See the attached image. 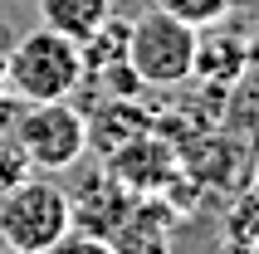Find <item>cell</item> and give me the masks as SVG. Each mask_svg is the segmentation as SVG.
<instances>
[{"mask_svg": "<svg viewBox=\"0 0 259 254\" xmlns=\"http://www.w3.org/2000/svg\"><path fill=\"white\" fill-rule=\"evenodd\" d=\"M0 83L20 103H54L83 88V49L54 29H29L0 64Z\"/></svg>", "mask_w": 259, "mask_h": 254, "instance_id": "1", "label": "cell"}, {"mask_svg": "<svg viewBox=\"0 0 259 254\" xmlns=\"http://www.w3.org/2000/svg\"><path fill=\"white\" fill-rule=\"evenodd\" d=\"M132 200L137 196H127L108 171H98V176L88 181V191L69 196V220H73V230H88V235H103V240H108V235L122 225V215L132 210Z\"/></svg>", "mask_w": 259, "mask_h": 254, "instance_id": "6", "label": "cell"}, {"mask_svg": "<svg viewBox=\"0 0 259 254\" xmlns=\"http://www.w3.org/2000/svg\"><path fill=\"white\" fill-rule=\"evenodd\" d=\"M15 147L25 152L29 171H69L88 152V117L73 98L25 103L15 117Z\"/></svg>", "mask_w": 259, "mask_h": 254, "instance_id": "4", "label": "cell"}, {"mask_svg": "<svg viewBox=\"0 0 259 254\" xmlns=\"http://www.w3.org/2000/svg\"><path fill=\"white\" fill-rule=\"evenodd\" d=\"M240 69H245V44L235 39V34H210V29L196 34V73L201 78L230 83Z\"/></svg>", "mask_w": 259, "mask_h": 254, "instance_id": "10", "label": "cell"}, {"mask_svg": "<svg viewBox=\"0 0 259 254\" xmlns=\"http://www.w3.org/2000/svg\"><path fill=\"white\" fill-rule=\"evenodd\" d=\"M39 20H44V29L83 44L113 20V0H39Z\"/></svg>", "mask_w": 259, "mask_h": 254, "instance_id": "9", "label": "cell"}, {"mask_svg": "<svg viewBox=\"0 0 259 254\" xmlns=\"http://www.w3.org/2000/svg\"><path fill=\"white\" fill-rule=\"evenodd\" d=\"M249 254H259V244H254V249H249Z\"/></svg>", "mask_w": 259, "mask_h": 254, "instance_id": "14", "label": "cell"}, {"mask_svg": "<svg viewBox=\"0 0 259 254\" xmlns=\"http://www.w3.org/2000/svg\"><path fill=\"white\" fill-rule=\"evenodd\" d=\"M157 10H166L171 20H181L191 29H215V25H225L230 0H157Z\"/></svg>", "mask_w": 259, "mask_h": 254, "instance_id": "12", "label": "cell"}, {"mask_svg": "<svg viewBox=\"0 0 259 254\" xmlns=\"http://www.w3.org/2000/svg\"><path fill=\"white\" fill-rule=\"evenodd\" d=\"M64 230H73L69 196L54 181L34 176L0 191V244L10 254H44Z\"/></svg>", "mask_w": 259, "mask_h": 254, "instance_id": "3", "label": "cell"}, {"mask_svg": "<svg viewBox=\"0 0 259 254\" xmlns=\"http://www.w3.org/2000/svg\"><path fill=\"white\" fill-rule=\"evenodd\" d=\"M196 34L201 29L171 20L166 10L137 15L127 25V69L137 73L142 88H181L196 78Z\"/></svg>", "mask_w": 259, "mask_h": 254, "instance_id": "2", "label": "cell"}, {"mask_svg": "<svg viewBox=\"0 0 259 254\" xmlns=\"http://www.w3.org/2000/svg\"><path fill=\"white\" fill-rule=\"evenodd\" d=\"M83 117H88V152H98V156H108L113 147H122V142H132V137H142V132L157 127V117L147 113L137 98H103Z\"/></svg>", "mask_w": 259, "mask_h": 254, "instance_id": "7", "label": "cell"}, {"mask_svg": "<svg viewBox=\"0 0 259 254\" xmlns=\"http://www.w3.org/2000/svg\"><path fill=\"white\" fill-rule=\"evenodd\" d=\"M44 254H117V249L103 240V235H88V230H64V235H59Z\"/></svg>", "mask_w": 259, "mask_h": 254, "instance_id": "13", "label": "cell"}, {"mask_svg": "<svg viewBox=\"0 0 259 254\" xmlns=\"http://www.w3.org/2000/svg\"><path fill=\"white\" fill-rule=\"evenodd\" d=\"M225 240L240 244V249H254L259 244V186L240 191L225 210Z\"/></svg>", "mask_w": 259, "mask_h": 254, "instance_id": "11", "label": "cell"}, {"mask_svg": "<svg viewBox=\"0 0 259 254\" xmlns=\"http://www.w3.org/2000/svg\"><path fill=\"white\" fill-rule=\"evenodd\" d=\"M103 171H108L127 196H157V191H166V186L181 176V156H176V142L161 137L157 127H152L142 137L113 147V152L103 156Z\"/></svg>", "mask_w": 259, "mask_h": 254, "instance_id": "5", "label": "cell"}, {"mask_svg": "<svg viewBox=\"0 0 259 254\" xmlns=\"http://www.w3.org/2000/svg\"><path fill=\"white\" fill-rule=\"evenodd\" d=\"M166 220H171L166 205H152L147 196H137L132 210L122 215V225L108 235V244L117 254H171L166 249Z\"/></svg>", "mask_w": 259, "mask_h": 254, "instance_id": "8", "label": "cell"}]
</instances>
